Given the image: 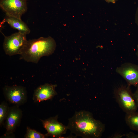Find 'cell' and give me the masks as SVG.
I'll use <instances>...</instances> for the list:
<instances>
[{"label":"cell","mask_w":138,"mask_h":138,"mask_svg":"<svg viewBox=\"0 0 138 138\" xmlns=\"http://www.w3.org/2000/svg\"><path fill=\"white\" fill-rule=\"evenodd\" d=\"M71 133L83 138H100L105 130V125L95 119L90 112L84 110L76 111L68 119L67 126Z\"/></svg>","instance_id":"6da1fadb"},{"label":"cell","mask_w":138,"mask_h":138,"mask_svg":"<svg viewBox=\"0 0 138 138\" xmlns=\"http://www.w3.org/2000/svg\"><path fill=\"white\" fill-rule=\"evenodd\" d=\"M58 116L50 117L45 120L40 119L43 127L47 132V137L61 138L68 130L67 126L64 125L58 121Z\"/></svg>","instance_id":"52a82bcc"},{"label":"cell","mask_w":138,"mask_h":138,"mask_svg":"<svg viewBox=\"0 0 138 138\" xmlns=\"http://www.w3.org/2000/svg\"><path fill=\"white\" fill-rule=\"evenodd\" d=\"M22 112L19 106L14 105L9 107L5 120L6 135L12 134L19 125L22 117Z\"/></svg>","instance_id":"9c48e42d"},{"label":"cell","mask_w":138,"mask_h":138,"mask_svg":"<svg viewBox=\"0 0 138 138\" xmlns=\"http://www.w3.org/2000/svg\"><path fill=\"white\" fill-rule=\"evenodd\" d=\"M106 1L108 2L113 3H115V0H106Z\"/></svg>","instance_id":"e0dca14e"},{"label":"cell","mask_w":138,"mask_h":138,"mask_svg":"<svg viewBox=\"0 0 138 138\" xmlns=\"http://www.w3.org/2000/svg\"><path fill=\"white\" fill-rule=\"evenodd\" d=\"M125 120L130 129L138 132V112L126 113Z\"/></svg>","instance_id":"7c38bea8"},{"label":"cell","mask_w":138,"mask_h":138,"mask_svg":"<svg viewBox=\"0 0 138 138\" xmlns=\"http://www.w3.org/2000/svg\"><path fill=\"white\" fill-rule=\"evenodd\" d=\"M133 95L134 99L138 107V87L137 88L136 90L133 93Z\"/></svg>","instance_id":"9a60e30c"},{"label":"cell","mask_w":138,"mask_h":138,"mask_svg":"<svg viewBox=\"0 0 138 138\" xmlns=\"http://www.w3.org/2000/svg\"><path fill=\"white\" fill-rule=\"evenodd\" d=\"M136 22L138 26V8L136 11L135 17Z\"/></svg>","instance_id":"2e32d148"},{"label":"cell","mask_w":138,"mask_h":138,"mask_svg":"<svg viewBox=\"0 0 138 138\" xmlns=\"http://www.w3.org/2000/svg\"><path fill=\"white\" fill-rule=\"evenodd\" d=\"M9 107L6 102H3L0 105V125H2L5 120Z\"/></svg>","instance_id":"5bb4252c"},{"label":"cell","mask_w":138,"mask_h":138,"mask_svg":"<svg viewBox=\"0 0 138 138\" xmlns=\"http://www.w3.org/2000/svg\"><path fill=\"white\" fill-rule=\"evenodd\" d=\"M47 137L45 134H44L36 131L27 127L26 132L25 135L26 138H45Z\"/></svg>","instance_id":"4fadbf2b"},{"label":"cell","mask_w":138,"mask_h":138,"mask_svg":"<svg viewBox=\"0 0 138 138\" xmlns=\"http://www.w3.org/2000/svg\"><path fill=\"white\" fill-rule=\"evenodd\" d=\"M4 36L3 47L5 53L10 56L20 55L27 42L26 34L18 31Z\"/></svg>","instance_id":"277c9868"},{"label":"cell","mask_w":138,"mask_h":138,"mask_svg":"<svg viewBox=\"0 0 138 138\" xmlns=\"http://www.w3.org/2000/svg\"><path fill=\"white\" fill-rule=\"evenodd\" d=\"M6 22L13 28L27 35L29 34L30 30L27 25L21 19L6 15L1 24Z\"/></svg>","instance_id":"8fae6325"},{"label":"cell","mask_w":138,"mask_h":138,"mask_svg":"<svg viewBox=\"0 0 138 138\" xmlns=\"http://www.w3.org/2000/svg\"><path fill=\"white\" fill-rule=\"evenodd\" d=\"M56 84L46 83L41 85L34 91L33 99L35 102H40L52 98L57 94Z\"/></svg>","instance_id":"30bf717a"},{"label":"cell","mask_w":138,"mask_h":138,"mask_svg":"<svg viewBox=\"0 0 138 138\" xmlns=\"http://www.w3.org/2000/svg\"><path fill=\"white\" fill-rule=\"evenodd\" d=\"M130 86L122 85L114 91L116 100L119 106L126 113L136 111L138 107L134 99Z\"/></svg>","instance_id":"3957f363"},{"label":"cell","mask_w":138,"mask_h":138,"mask_svg":"<svg viewBox=\"0 0 138 138\" xmlns=\"http://www.w3.org/2000/svg\"><path fill=\"white\" fill-rule=\"evenodd\" d=\"M116 72L125 80L127 84L138 87V65L125 63L117 67Z\"/></svg>","instance_id":"ba28073f"},{"label":"cell","mask_w":138,"mask_h":138,"mask_svg":"<svg viewBox=\"0 0 138 138\" xmlns=\"http://www.w3.org/2000/svg\"><path fill=\"white\" fill-rule=\"evenodd\" d=\"M4 94L6 100L14 105L19 106L27 101L26 88L22 86H5L3 88Z\"/></svg>","instance_id":"8992f818"},{"label":"cell","mask_w":138,"mask_h":138,"mask_svg":"<svg viewBox=\"0 0 138 138\" xmlns=\"http://www.w3.org/2000/svg\"><path fill=\"white\" fill-rule=\"evenodd\" d=\"M0 7L5 15L19 19L27 9L26 0H1Z\"/></svg>","instance_id":"5b68a950"},{"label":"cell","mask_w":138,"mask_h":138,"mask_svg":"<svg viewBox=\"0 0 138 138\" xmlns=\"http://www.w3.org/2000/svg\"><path fill=\"white\" fill-rule=\"evenodd\" d=\"M56 47L55 40L50 36L27 40L20 59L37 63L42 57L52 54Z\"/></svg>","instance_id":"7a4b0ae2"},{"label":"cell","mask_w":138,"mask_h":138,"mask_svg":"<svg viewBox=\"0 0 138 138\" xmlns=\"http://www.w3.org/2000/svg\"><path fill=\"white\" fill-rule=\"evenodd\" d=\"M136 55L138 58V45L137 46V50L136 53Z\"/></svg>","instance_id":"ac0fdd59"}]
</instances>
